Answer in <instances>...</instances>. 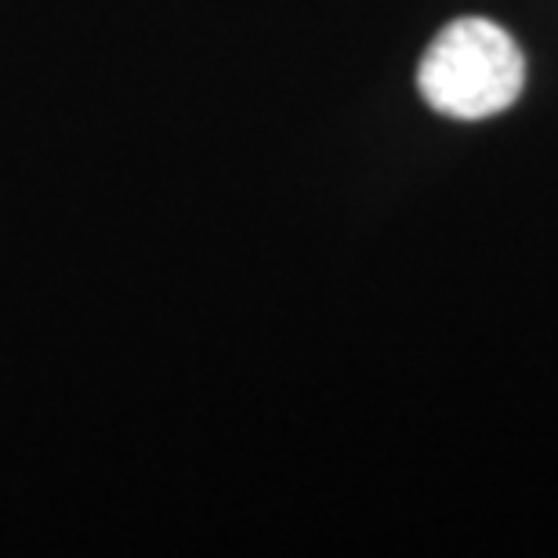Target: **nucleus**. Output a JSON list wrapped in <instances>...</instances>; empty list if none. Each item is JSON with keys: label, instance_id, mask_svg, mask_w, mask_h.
<instances>
[{"label": "nucleus", "instance_id": "obj_1", "mask_svg": "<svg viewBox=\"0 0 558 558\" xmlns=\"http://www.w3.org/2000/svg\"><path fill=\"white\" fill-rule=\"evenodd\" d=\"M421 98L453 120H486L526 87V62L508 29L489 19H457L428 44L417 70Z\"/></svg>", "mask_w": 558, "mask_h": 558}]
</instances>
